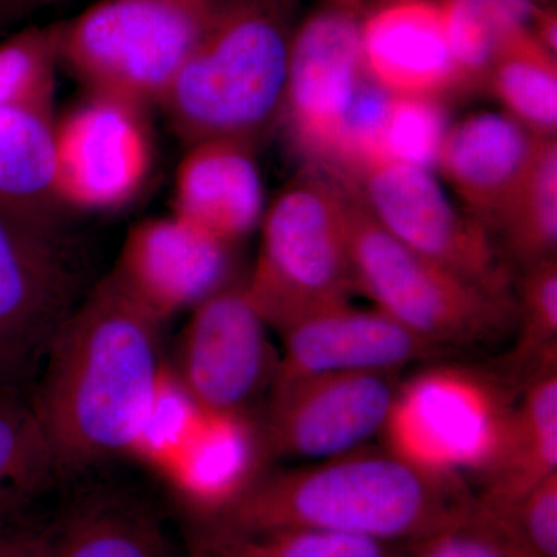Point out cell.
Listing matches in <instances>:
<instances>
[{
  "label": "cell",
  "instance_id": "obj_10",
  "mask_svg": "<svg viewBox=\"0 0 557 557\" xmlns=\"http://www.w3.org/2000/svg\"><path fill=\"white\" fill-rule=\"evenodd\" d=\"M398 373H322L271 386L259 426L263 453L327 460L383 434Z\"/></svg>",
  "mask_w": 557,
  "mask_h": 557
},
{
  "label": "cell",
  "instance_id": "obj_3",
  "mask_svg": "<svg viewBox=\"0 0 557 557\" xmlns=\"http://www.w3.org/2000/svg\"><path fill=\"white\" fill-rule=\"evenodd\" d=\"M300 0H222L161 108L186 146H258L281 123Z\"/></svg>",
  "mask_w": 557,
  "mask_h": 557
},
{
  "label": "cell",
  "instance_id": "obj_9",
  "mask_svg": "<svg viewBox=\"0 0 557 557\" xmlns=\"http://www.w3.org/2000/svg\"><path fill=\"white\" fill-rule=\"evenodd\" d=\"M267 329L244 281L231 282L190 310L172 375L200 409L248 416L277 372L278 354Z\"/></svg>",
  "mask_w": 557,
  "mask_h": 557
},
{
  "label": "cell",
  "instance_id": "obj_7",
  "mask_svg": "<svg viewBox=\"0 0 557 557\" xmlns=\"http://www.w3.org/2000/svg\"><path fill=\"white\" fill-rule=\"evenodd\" d=\"M512 409L498 381L434 368L399 384L384 428L387 449L440 474L486 478L504 453Z\"/></svg>",
  "mask_w": 557,
  "mask_h": 557
},
{
  "label": "cell",
  "instance_id": "obj_36",
  "mask_svg": "<svg viewBox=\"0 0 557 557\" xmlns=\"http://www.w3.org/2000/svg\"><path fill=\"white\" fill-rule=\"evenodd\" d=\"M321 2L346 7V9L355 11H362V9L366 7V0H321Z\"/></svg>",
  "mask_w": 557,
  "mask_h": 557
},
{
  "label": "cell",
  "instance_id": "obj_17",
  "mask_svg": "<svg viewBox=\"0 0 557 557\" xmlns=\"http://www.w3.org/2000/svg\"><path fill=\"white\" fill-rule=\"evenodd\" d=\"M539 139L504 112L474 113L446 131L435 166L461 209L493 237Z\"/></svg>",
  "mask_w": 557,
  "mask_h": 557
},
{
  "label": "cell",
  "instance_id": "obj_4",
  "mask_svg": "<svg viewBox=\"0 0 557 557\" xmlns=\"http://www.w3.org/2000/svg\"><path fill=\"white\" fill-rule=\"evenodd\" d=\"M222 0H94L57 22L60 67L89 94L161 104Z\"/></svg>",
  "mask_w": 557,
  "mask_h": 557
},
{
  "label": "cell",
  "instance_id": "obj_13",
  "mask_svg": "<svg viewBox=\"0 0 557 557\" xmlns=\"http://www.w3.org/2000/svg\"><path fill=\"white\" fill-rule=\"evenodd\" d=\"M234 248L171 212L129 231L110 274L164 324L234 282Z\"/></svg>",
  "mask_w": 557,
  "mask_h": 557
},
{
  "label": "cell",
  "instance_id": "obj_18",
  "mask_svg": "<svg viewBox=\"0 0 557 557\" xmlns=\"http://www.w3.org/2000/svg\"><path fill=\"white\" fill-rule=\"evenodd\" d=\"M256 148L239 139L186 146L175 171L172 212L237 247L258 228L267 208Z\"/></svg>",
  "mask_w": 557,
  "mask_h": 557
},
{
  "label": "cell",
  "instance_id": "obj_8",
  "mask_svg": "<svg viewBox=\"0 0 557 557\" xmlns=\"http://www.w3.org/2000/svg\"><path fill=\"white\" fill-rule=\"evenodd\" d=\"M335 172L351 183L395 239L490 295L515 302L516 273L493 234L453 203L431 170L373 159Z\"/></svg>",
  "mask_w": 557,
  "mask_h": 557
},
{
  "label": "cell",
  "instance_id": "obj_22",
  "mask_svg": "<svg viewBox=\"0 0 557 557\" xmlns=\"http://www.w3.org/2000/svg\"><path fill=\"white\" fill-rule=\"evenodd\" d=\"M556 474L557 369H549L525 384L512 409L504 453L487 472L480 496H519Z\"/></svg>",
  "mask_w": 557,
  "mask_h": 557
},
{
  "label": "cell",
  "instance_id": "obj_21",
  "mask_svg": "<svg viewBox=\"0 0 557 557\" xmlns=\"http://www.w3.org/2000/svg\"><path fill=\"white\" fill-rule=\"evenodd\" d=\"M47 557H171L159 520L138 502L89 494L47 530Z\"/></svg>",
  "mask_w": 557,
  "mask_h": 557
},
{
  "label": "cell",
  "instance_id": "obj_5",
  "mask_svg": "<svg viewBox=\"0 0 557 557\" xmlns=\"http://www.w3.org/2000/svg\"><path fill=\"white\" fill-rule=\"evenodd\" d=\"M259 228L258 258L244 284L269 327L350 302L357 285L332 172L309 164L265 208Z\"/></svg>",
  "mask_w": 557,
  "mask_h": 557
},
{
  "label": "cell",
  "instance_id": "obj_30",
  "mask_svg": "<svg viewBox=\"0 0 557 557\" xmlns=\"http://www.w3.org/2000/svg\"><path fill=\"white\" fill-rule=\"evenodd\" d=\"M474 507L520 557H557V474L519 496L474 497Z\"/></svg>",
  "mask_w": 557,
  "mask_h": 557
},
{
  "label": "cell",
  "instance_id": "obj_29",
  "mask_svg": "<svg viewBox=\"0 0 557 557\" xmlns=\"http://www.w3.org/2000/svg\"><path fill=\"white\" fill-rule=\"evenodd\" d=\"M58 58L54 25L21 28L0 42V108L53 109Z\"/></svg>",
  "mask_w": 557,
  "mask_h": 557
},
{
  "label": "cell",
  "instance_id": "obj_26",
  "mask_svg": "<svg viewBox=\"0 0 557 557\" xmlns=\"http://www.w3.org/2000/svg\"><path fill=\"white\" fill-rule=\"evenodd\" d=\"M401 545L324 531L244 530L200 519L186 557H405Z\"/></svg>",
  "mask_w": 557,
  "mask_h": 557
},
{
  "label": "cell",
  "instance_id": "obj_33",
  "mask_svg": "<svg viewBox=\"0 0 557 557\" xmlns=\"http://www.w3.org/2000/svg\"><path fill=\"white\" fill-rule=\"evenodd\" d=\"M0 557H47V530L2 523Z\"/></svg>",
  "mask_w": 557,
  "mask_h": 557
},
{
  "label": "cell",
  "instance_id": "obj_32",
  "mask_svg": "<svg viewBox=\"0 0 557 557\" xmlns=\"http://www.w3.org/2000/svg\"><path fill=\"white\" fill-rule=\"evenodd\" d=\"M405 557H520L490 519L471 507L437 533L417 542Z\"/></svg>",
  "mask_w": 557,
  "mask_h": 557
},
{
  "label": "cell",
  "instance_id": "obj_6",
  "mask_svg": "<svg viewBox=\"0 0 557 557\" xmlns=\"http://www.w3.org/2000/svg\"><path fill=\"white\" fill-rule=\"evenodd\" d=\"M329 171L343 197L357 293L375 309L442 350L490 343L515 327V302L490 295L395 239L351 183Z\"/></svg>",
  "mask_w": 557,
  "mask_h": 557
},
{
  "label": "cell",
  "instance_id": "obj_25",
  "mask_svg": "<svg viewBox=\"0 0 557 557\" xmlns=\"http://www.w3.org/2000/svg\"><path fill=\"white\" fill-rule=\"evenodd\" d=\"M440 5L454 62L468 76L482 75L509 36L536 35L557 20L555 0H440Z\"/></svg>",
  "mask_w": 557,
  "mask_h": 557
},
{
  "label": "cell",
  "instance_id": "obj_23",
  "mask_svg": "<svg viewBox=\"0 0 557 557\" xmlns=\"http://www.w3.org/2000/svg\"><path fill=\"white\" fill-rule=\"evenodd\" d=\"M61 475L42 421L25 387L0 391V525Z\"/></svg>",
  "mask_w": 557,
  "mask_h": 557
},
{
  "label": "cell",
  "instance_id": "obj_15",
  "mask_svg": "<svg viewBox=\"0 0 557 557\" xmlns=\"http://www.w3.org/2000/svg\"><path fill=\"white\" fill-rule=\"evenodd\" d=\"M73 293L54 237L0 214V343L35 369L72 311Z\"/></svg>",
  "mask_w": 557,
  "mask_h": 557
},
{
  "label": "cell",
  "instance_id": "obj_2",
  "mask_svg": "<svg viewBox=\"0 0 557 557\" xmlns=\"http://www.w3.org/2000/svg\"><path fill=\"white\" fill-rule=\"evenodd\" d=\"M472 500L460 475L429 471L387 448H359L256 478L200 519L244 530L296 528L413 545L460 518Z\"/></svg>",
  "mask_w": 557,
  "mask_h": 557
},
{
  "label": "cell",
  "instance_id": "obj_12",
  "mask_svg": "<svg viewBox=\"0 0 557 557\" xmlns=\"http://www.w3.org/2000/svg\"><path fill=\"white\" fill-rule=\"evenodd\" d=\"M143 110L90 94L57 120L54 168L62 207L104 212L137 196L152 166Z\"/></svg>",
  "mask_w": 557,
  "mask_h": 557
},
{
  "label": "cell",
  "instance_id": "obj_24",
  "mask_svg": "<svg viewBox=\"0 0 557 557\" xmlns=\"http://www.w3.org/2000/svg\"><path fill=\"white\" fill-rule=\"evenodd\" d=\"M483 86L534 137L557 138V54L530 32L504 40Z\"/></svg>",
  "mask_w": 557,
  "mask_h": 557
},
{
  "label": "cell",
  "instance_id": "obj_28",
  "mask_svg": "<svg viewBox=\"0 0 557 557\" xmlns=\"http://www.w3.org/2000/svg\"><path fill=\"white\" fill-rule=\"evenodd\" d=\"M515 330L507 364L516 376L528 383L557 369V258L516 274Z\"/></svg>",
  "mask_w": 557,
  "mask_h": 557
},
{
  "label": "cell",
  "instance_id": "obj_1",
  "mask_svg": "<svg viewBox=\"0 0 557 557\" xmlns=\"http://www.w3.org/2000/svg\"><path fill=\"white\" fill-rule=\"evenodd\" d=\"M161 325L112 274L62 321L30 394L61 475L134 456L164 368Z\"/></svg>",
  "mask_w": 557,
  "mask_h": 557
},
{
  "label": "cell",
  "instance_id": "obj_19",
  "mask_svg": "<svg viewBox=\"0 0 557 557\" xmlns=\"http://www.w3.org/2000/svg\"><path fill=\"white\" fill-rule=\"evenodd\" d=\"M263 454L259 428L248 416L199 409L161 469L205 516L218 511L255 482Z\"/></svg>",
  "mask_w": 557,
  "mask_h": 557
},
{
  "label": "cell",
  "instance_id": "obj_34",
  "mask_svg": "<svg viewBox=\"0 0 557 557\" xmlns=\"http://www.w3.org/2000/svg\"><path fill=\"white\" fill-rule=\"evenodd\" d=\"M72 0H0V35H5L40 11Z\"/></svg>",
  "mask_w": 557,
  "mask_h": 557
},
{
  "label": "cell",
  "instance_id": "obj_27",
  "mask_svg": "<svg viewBox=\"0 0 557 557\" xmlns=\"http://www.w3.org/2000/svg\"><path fill=\"white\" fill-rule=\"evenodd\" d=\"M494 239L519 270L557 258V138L539 139Z\"/></svg>",
  "mask_w": 557,
  "mask_h": 557
},
{
  "label": "cell",
  "instance_id": "obj_35",
  "mask_svg": "<svg viewBox=\"0 0 557 557\" xmlns=\"http://www.w3.org/2000/svg\"><path fill=\"white\" fill-rule=\"evenodd\" d=\"M32 366L0 343V391L2 388L25 387L33 373Z\"/></svg>",
  "mask_w": 557,
  "mask_h": 557
},
{
  "label": "cell",
  "instance_id": "obj_31",
  "mask_svg": "<svg viewBox=\"0 0 557 557\" xmlns=\"http://www.w3.org/2000/svg\"><path fill=\"white\" fill-rule=\"evenodd\" d=\"M446 131L445 112L438 100L392 95L375 159L431 170Z\"/></svg>",
  "mask_w": 557,
  "mask_h": 557
},
{
  "label": "cell",
  "instance_id": "obj_11",
  "mask_svg": "<svg viewBox=\"0 0 557 557\" xmlns=\"http://www.w3.org/2000/svg\"><path fill=\"white\" fill-rule=\"evenodd\" d=\"M359 22L361 11L321 2L293 32L281 123L317 164L335 156L348 112L368 76Z\"/></svg>",
  "mask_w": 557,
  "mask_h": 557
},
{
  "label": "cell",
  "instance_id": "obj_16",
  "mask_svg": "<svg viewBox=\"0 0 557 557\" xmlns=\"http://www.w3.org/2000/svg\"><path fill=\"white\" fill-rule=\"evenodd\" d=\"M359 32L366 75L388 94L440 101L460 89L440 0H375Z\"/></svg>",
  "mask_w": 557,
  "mask_h": 557
},
{
  "label": "cell",
  "instance_id": "obj_14",
  "mask_svg": "<svg viewBox=\"0 0 557 557\" xmlns=\"http://www.w3.org/2000/svg\"><path fill=\"white\" fill-rule=\"evenodd\" d=\"M277 333L282 351L273 384L322 373H398L445 351L383 311L350 302L296 319Z\"/></svg>",
  "mask_w": 557,
  "mask_h": 557
},
{
  "label": "cell",
  "instance_id": "obj_20",
  "mask_svg": "<svg viewBox=\"0 0 557 557\" xmlns=\"http://www.w3.org/2000/svg\"><path fill=\"white\" fill-rule=\"evenodd\" d=\"M53 109L0 108V214L54 237L62 207Z\"/></svg>",
  "mask_w": 557,
  "mask_h": 557
}]
</instances>
